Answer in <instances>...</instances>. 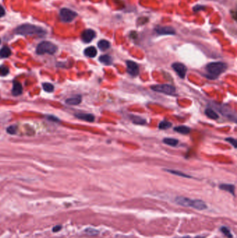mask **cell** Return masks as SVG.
<instances>
[{"instance_id": "cell-1", "label": "cell", "mask_w": 237, "mask_h": 238, "mask_svg": "<svg viewBox=\"0 0 237 238\" xmlns=\"http://www.w3.org/2000/svg\"><path fill=\"white\" fill-rule=\"evenodd\" d=\"M15 33L22 36H42L46 34V31L41 27L31 24H24L19 26L15 30Z\"/></svg>"}, {"instance_id": "cell-2", "label": "cell", "mask_w": 237, "mask_h": 238, "mask_svg": "<svg viewBox=\"0 0 237 238\" xmlns=\"http://www.w3.org/2000/svg\"><path fill=\"white\" fill-rule=\"evenodd\" d=\"M175 202L178 205L184 207L192 208L198 210H204L207 208V204L204 201L198 199H190L186 197L178 196L175 199Z\"/></svg>"}, {"instance_id": "cell-3", "label": "cell", "mask_w": 237, "mask_h": 238, "mask_svg": "<svg viewBox=\"0 0 237 238\" xmlns=\"http://www.w3.org/2000/svg\"><path fill=\"white\" fill-rule=\"evenodd\" d=\"M227 64L223 62H212L207 66L206 70L210 79H216L227 70Z\"/></svg>"}, {"instance_id": "cell-4", "label": "cell", "mask_w": 237, "mask_h": 238, "mask_svg": "<svg viewBox=\"0 0 237 238\" xmlns=\"http://www.w3.org/2000/svg\"><path fill=\"white\" fill-rule=\"evenodd\" d=\"M57 51V46L50 41H42L38 44L36 48V53L38 55H54Z\"/></svg>"}, {"instance_id": "cell-5", "label": "cell", "mask_w": 237, "mask_h": 238, "mask_svg": "<svg viewBox=\"0 0 237 238\" xmlns=\"http://www.w3.org/2000/svg\"><path fill=\"white\" fill-rule=\"evenodd\" d=\"M151 89L154 91L159 92L166 95H175L176 89L173 86L170 84H160V85H155L151 87Z\"/></svg>"}, {"instance_id": "cell-6", "label": "cell", "mask_w": 237, "mask_h": 238, "mask_svg": "<svg viewBox=\"0 0 237 238\" xmlns=\"http://www.w3.org/2000/svg\"><path fill=\"white\" fill-rule=\"evenodd\" d=\"M77 16V13L69 8H62L60 11V17L63 22H70Z\"/></svg>"}, {"instance_id": "cell-7", "label": "cell", "mask_w": 237, "mask_h": 238, "mask_svg": "<svg viewBox=\"0 0 237 238\" xmlns=\"http://www.w3.org/2000/svg\"><path fill=\"white\" fill-rule=\"evenodd\" d=\"M127 72L132 77H136L139 73V67L136 62L133 61H127L126 62Z\"/></svg>"}, {"instance_id": "cell-8", "label": "cell", "mask_w": 237, "mask_h": 238, "mask_svg": "<svg viewBox=\"0 0 237 238\" xmlns=\"http://www.w3.org/2000/svg\"><path fill=\"white\" fill-rule=\"evenodd\" d=\"M172 67H173L174 70L177 73L179 77L184 79L187 72V68L185 66V65L182 64V63H174Z\"/></svg>"}, {"instance_id": "cell-9", "label": "cell", "mask_w": 237, "mask_h": 238, "mask_svg": "<svg viewBox=\"0 0 237 238\" xmlns=\"http://www.w3.org/2000/svg\"><path fill=\"white\" fill-rule=\"evenodd\" d=\"M95 36L96 33L95 31L92 30H86L83 31L82 34V39L83 41L86 42V43H88V42L92 41L94 39V38L95 37Z\"/></svg>"}, {"instance_id": "cell-10", "label": "cell", "mask_w": 237, "mask_h": 238, "mask_svg": "<svg viewBox=\"0 0 237 238\" xmlns=\"http://www.w3.org/2000/svg\"><path fill=\"white\" fill-rule=\"evenodd\" d=\"M155 31L159 35H173L175 33V30L170 27H158Z\"/></svg>"}, {"instance_id": "cell-11", "label": "cell", "mask_w": 237, "mask_h": 238, "mask_svg": "<svg viewBox=\"0 0 237 238\" xmlns=\"http://www.w3.org/2000/svg\"><path fill=\"white\" fill-rule=\"evenodd\" d=\"M23 92V88H22V84L17 81H14L13 83V89H12V94L14 96H18L21 95Z\"/></svg>"}, {"instance_id": "cell-12", "label": "cell", "mask_w": 237, "mask_h": 238, "mask_svg": "<svg viewBox=\"0 0 237 238\" xmlns=\"http://www.w3.org/2000/svg\"><path fill=\"white\" fill-rule=\"evenodd\" d=\"M75 116L80 120L87 121V122H93L95 121V116L91 114H84V113H79L76 114Z\"/></svg>"}, {"instance_id": "cell-13", "label": "cell", "mask_w": 237, "mask_h": 238, "mask_svg": "<svg viewBox=\"0 0 237 238\" xmlns=\"http://www.w3.org/2000/svg\"><path fill=\"white\" fill-rule=\"evenodd\" d=\"M82 98L81 96H74V97L68 98L66 100V104H68L69 105H79L80 103L82 102Z\"/></svg>"}, {"instance_id": "cell-14", "label": "cell", "mask_w": 237, "mask_h": 238, "mask_svg": "<svg viewBox=\"0 0 237 238\" xmlns=\"http://www.w3.org/2000/svg\"><path fill=\"white\" fill-rule=\"evenodd\" d=\"M97 53V50H96V48L95 47L93 46L88 47V48H86V50H84V55H86V57L90 58H94L95 57H96Z\"/></svg>"}, {"instance_id": "cell-15", "label": "cell", "mask_w": 237, "mask_h": 238, "mask_svg": "<svg viewBox=\"0 0 237 238\" xmlns=\"http://www.w3.org/2000/svg\"><path fill=\"white\" fill-rule=\"evenodd\" d=\"M220 188L222 190L226 191L229 192L230 194L234 196V191H235V187L233 185H229V184H222L220 185Z\"/></svg>"}, {"instance_id": "cell-16", "label": "cell", "mask_w": 237, "mask_h": 238, "mask_svg": "<svg viewBox=\"0 0 237 238\" xmlns=\"http://www.w3.org/2000/svg\"><path fill=\"white\" fill-rule=\"evenodd\" d=\"M97 46L100 50L102 51H105L110 48V42L107 41L106 40H101L98 42Z\"/></svg>"}, {"instance_id": "cell-17", "label": "cell", "mask_w": 237, "mask_h": 238, "mask_svg": "<svg viewBox=\"0 0 237 238\" xmlns=\"http://www.w3.org/2000/svg\"><path fill=\"white\" fill-rule=\"evenodd\" d=\"M99 60L100 62L102 63V64L104 65H106V66H109V65H111L113 62V59L112 58H111V57L107 55L101 56V57L99 58Z\"/></svg>"}, {"instance_id": "cell-18", "label": "cell", "mask_w": 237, "mask_h": 238, "mask_svg": "<svg viewBox=\"0 0 237 238\" xmlns=\"http://www.w3.org/2000/svg\"><path fill=\"white\" fill-rule=\"evenodd\" d=\"M205 114L212 120H216L219 118L218 114H216V112L211 108H207L205 110Z\"/></svg>"}, {"instance_id": "cell-19", "label": "cell", "mask_w": 237, "mask_h": 238, "mask_svg": "<svg viewBox=\"0 0 237 238\" xmlns=\"http://www.w3.org/2000/svg\"><path fill=\"white\" fill-rule=\"evenodd\" d=\"M11 55V51L8 47H4L0 50V58H8Z\"/></svg>"}, {"instance_id": "cell-20", "label": "cell", "mask_w": 237, "mask_h": 238, "mask_svg": "<svg viewBox=\"0 0 237 238\" xmlns=\"http://www.w3.org/2000/svg\"><path fill=\"white\" fill-rule=\"evenodd\" d=\"M174 130H175V132H179V133H180V134H187L189 133L190 131H191V129L186 126L182 125V126H178V127H175V128H174Z\"/></svg>"}, {"instance_id": "cell-21", "label": "cell", "mask_w": 237, "mask_h": 238, "mask_svg": "<svg viewBox=\"0 0 237 238\" xmlns=\"http://www.w3.org/2000/svg\"><path fill=\"white\" fill-rule=\"evenodd\" d=\"M164 143L171 146H176L178 143V140L173 138H165L164 139Z\"/></svg>"}, {"instance_id": "cell-22", "label": "cell", "mask_w": 237, "mask_h": 238, "mask_svg": "<svg viewBox=\"0 0 237 238\" xmlns=\"http://www.w3.org/2000/svg\"><path fill=\"white\" fill-rule=\"evenodd\" d=\"M131 121H133V123H135V124L143 125L145 123H146V121H145V119L140 118V117H139V116H131Z\"/></svg>"}, {"instance_id": "cell-23", "label": "cell", "mask_w": 237, "mask_h": 238, "mask_svg": "<svg viewBox=\"0 0 237 238\" xmlns=\"http://www.w3.org/2000/svg\"><path fill=\"white\" fill-rule=\"evenodd\" d=\"M42 88L45 91L48 92V93H51L53 92L54 90V86H53V84H50V83H44L42 84Z\"/></svg>"}, {"instance_id": "cell-24", "label": "cell", "mask_w": 237, "mask_h": 238, "mask_svg": "<svg viewBox=\"0 0 237 238\" xmlns=\"http://www.w3.org/2000/svg\"><path fill=\"white\" fill-rule=\"evenodd\" d=\"M172 123L167 121H164L161 122L159 125V128L160 130H167L171 127Z\"/></svg>"}, {"instance_id": "cell-25", "label": "cell", "mask_w": 237, "mask_h": 238, "mask_svg": "<svg viewBox=\"0 0 237 238\" xmlns=\"http://www.w3.org/2000/svg\"><path fill=\"white\" fill-rule=\"evenodd\" d=\"M165 171H166L167 172L171 173V174H173L176 175V176H178L184 177V178H191V176H188V175L184 174V173H182L181 171H175V170H165Z\"/></svg>"}, {"instance_id": "cell-26", "label": "cell", "mask_w": 237, "mask_h": 238, "mask_svg": "<svg viewBox=\"0 0 237 238\" xmlns=\"http://www.w3.org/2000/svg\"><path fill=\"white\" fill-rule=\"evenodd\" d=\"M220 230L223 232V234H224L227 237H228V238H232V237H233L231 232H230V230L227 227L223 226V227L220 228Z\"/></svg>"}, {"instance_id": "cell-27", "label": "cell", "mask_w": 237, "mask_h": 238, "mask_svg": "<svg viewBox=\"0 0 237 238\" xmlns=\"http://www.w3.org/2000/svg\"><path fill=\"white\" fill-rule=\"evenodd\" d=\"M9 73V69L5 66H0V75L6 76Z\"/></svg>"}, {"instance_id": "cell-28", "label": "cell", "mask_w": 237, "mask_h": 238, "mask_svg": "<svg viewBox=\"0 0 237 238\" xmlns=\"http://www.w3.org/2000/svg\"><path fill=\"white\" fill-rule=\"evenodd\" d=\"M6 132L10 134H15L17 132V126L16 125H11L6 129Z\"/></svg>"}, {"instance_id": "cell-29", "label": "cell", "mask_w": 237, "mask_h": 238, "mask_svg": "<svg viewBox=\"0 0 237 238\" xmlns=\"http://www.w3.org/2000/svg\"><path fill=\"white\" fill-rule=\"evenodd\" d=\"M85 231H86V234H88L89 235H97L98 233H99V232H98V230H95V229L91 228H87Z\"/></svg>"}, {"instance_id": "cell-30", "label": "cell", "mask_w": 237, "mask_h": 238, "mask_svg": "<svg viewBox=\"0 0 237 238\" xmlns=\"http://www.w3.org/2000/svg\"><path fill=\"white\" fill-rule=\"evenodd\" d=\"M225 140H226L227 142H229V143H231V144L234 147V148H236L237 147V141H236V139H233V138H231V137H229V138H227V139H225Z\"/></svg>"}, {"instance_id": "cell-31", "label": "cell", "mask_w": 237, "mask_h": 238, "mask_svg": "<svg viewBox=\"0 0 237 238\" xmlns=\"http://www.w3.org/2000/svg\"><path fill=\"white\" fill-rule=\"evenodd\" d=\"M48 119L49 121H54V122H59V118L55 117V116H48Z\"/></svg>"}, {"instance_id": "cell-32", "label": "cell", "mask_w": 237, "mask_h": 238, "mask_svg": "<svg viewBox=\"0 0 237 238\" xmlns=\"http://www.w3.org/2000/svg\"><path fill=\"white\" fill-rule=\"evenodd\" d=\"M4 15H5V10H4L3 6H0V17L4 16Z\"/></svg>"}, {"instance_id": "cell-33", "label": "cell", "mask_w": 237, "mask_h": 238, "mask_svg": "<svg viewBox=\"0 0 237 238\" xmlns=\"http://www.w3.org/2000/svg\"><path fill=\"white\" fill-rule=\"evenodd\" d=\"M62 228V226H54V227L53 228V232H58V231H59Z\"/></svg>"}, {"instance_id": "cell-34", "label": "cell", "mask_w": 237, "mask_h": 238, "mask_svg": "<svg viewBox=\"0 0 237 238\" xmlns=\"http://www.w3.org/2000/svg\"><path fill=\"white\" fill-rule=\"evenodd\" d=\"M195 238H203V237H201V236H198V237H195Z\"/></svg>"}, {"instance_id": "cell-35", "label": "cell", "mask_w": 237, "mask_h": 238, "mask_svg": "<svg viewBox=\"0 0 237 238\" xmlns=\"http://www.w3.org/2000/svg\"><path fill=\"white\" fill-rule=\"evenodd\" d=\"M1 42H2V40H1V39H0V44H1Z\"/></svg>"}]
</instances>
